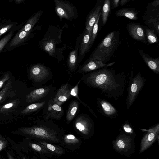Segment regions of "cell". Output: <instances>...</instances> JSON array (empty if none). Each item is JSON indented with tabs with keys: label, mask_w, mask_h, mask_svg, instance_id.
<instances>
[{
	"label": "cell",
	"mask_w": 159,
	"mask_h": 159,
	"mask_svg": "<svg viewBox=\"0 0 159 159\" xmlns=\"http://www.w3.org/2000/svg\"><path fill=\"white\" fill-rule=\"evenodd\" d=\"M126 76L125 72L116 74L113 68L105 67L83 74L82 80L88 86L100 91L102 95L116 101L126 89Z\"/></svg>",
	"instance_id": "obj_1"
},
{
	"label": "cell",
	"mask_w": 159,
	"mask_h": 159,
	"mask_svg": "<svg viewBox=\"0 0 159 159\" xmlns=\"http://www.w3.org/2000/svg\"><path fill=\"white\" fill-rule=\"evenodd\" d=\"M65 25L61 27L59 24L56 26L49 25L46 33L39 43L40 48L50 56L57 59L59 63L64 59L63 53L66 48L58 47L62 43L61 37Z\"/></svg>",
	"instance_id": "obj_2"
},
{
	"label": "cell",
	"mask_w": 159,
	"mask_h": 159,
	"mask_svg": "<svg viewBox=\"0 0 159 159\" xmlns=\"http://www.w3.org/2000/svg\"><path fill=\"white\" fill-rule=\"evenodd\" d=\"M120 32L114 31L108 33L93 51L85 62L99 60L107 63L121 44Z\"/></svg>",
	"instance_id": "obj_3"
},
{
	"label": "cell",
	"mask_w": 159,
	"mask_h": 159,
	"mask_svg": "<svg viewBox=\"0 0 159 159\" xmlns=\"http://www.w3.org/2000/svg\"><path fill=\"white\" fill-rule=\"evenodd\" d=\"M133 76L134 73L132 70H131L127 89L126 106L127 109L132 105L139 92L144 86L146 80L144 77L142 76L139 72L134 78H133Z\"/></svg>",
	"instance_id": "obj_4"
},
{
	"label": "cell",
	"mask_w": 159,
	"mask_h": 159,
	"mask_svg": "<svg viewBox=\"0 0 159 159\" xmlns=\"http://www.w3.org/2000/svg\"><path fill=\"white\" fill-rule=\"evenodd\" d=\"M53 1L55 4V11L61 20L64 18L72 21L78 17L76 9L72 3L66 0Z\"/></svg>",
	"instance_id": "obj_5"
},
{
	"label": "cell",
	"mask_w": 159,
	"mask_h": 159,
	"mask_svg": "<svg viewBox=\"0 0 159 159\" xmlns=\"http://www.w3.org/2000/svg\"><path fill=\"white\" fill-rule=\"evenodd\" d=\"M19 129L23 134L33 137L54 142L58 141L56 132L49 128L42 126H34L22 127Z\"/></svg>",
	"instance_id": "obj_6"
},
{
	"label": "cell",
	"mask_w": 159,
	"mask_h": 159,
	"mask_svg": "<svg viewBox=\"0 0 159 159\" xmlns=\"http://www.w3.org/2000/svg\"><path fill=\"white\" fill-rule=\"evenodd\" d=\"M126 28L129 35L133 39L148 44L145 36V27L138 23L130 22L128 23Z\"/></svg>",
	"instance_id": "obj_7"
},
{
	"label": "cell",
	"mask_w": 159,
	"mask_h": 159,
	"mask_svg": "<svg viewBox=\"0 0 159 159\" xmlns=\"http://www.w3.org/2000/svg\"><path fill=\"white\" fill-rule=\"evenodd\" d=\"M143 131L148 133L142 139L140 144V153L149 148L154 142L157 138L159 137V124L148 130L141 129Z\"/></svg>",
	"instance_id": "obj_8"
},
{
	"label": "cell",
	"mask_w": 159,
	"mask_h": 159,
	"mask_svg": "<svg viewBox=\"0 0 159 159\" xmlns=\"http://www.w3.org/2000/svg\"><path fill=\"white\" fill-rule=\"evenodd\" d=\"M39 26H37L29 31L19 30L12 39L8 44L7 48H12L15 47L27 41L35 34V31L39 30L40 28Z\"/></svg>",
	"instance_id": "obj_9"
},
{
	"label": "cell",
	"mask_w": 159,
	"mask_h": 159,
	"mask_svg": "<svg viewBox=\"0 0 159 159\" xmlns=\"http://www.w3.org/2000/svg\"><path fill=\"white\" fill-rule=\"evenodd\" d=\"M144 24L155 33L159 35V9L145 11L143 16Z\"/></svg>",
	"instance_id": "obj_10"
},
{
	"label": "cell",
	"mask_w": 159,
	"mask_h": 159,
	"mask_svg": "<svg viewBox=\"0 0 159 159\" xmlns=\"http://www.w3.org/2000/svg\"><path fill=\"white\" fill-rule=\"evenodd\" d=\"M49 75L48 69L42 64L33 65L29 70V77L34 81L39 82L48 77Z\"/></svg>",
	"instance_id": "obj_11"
},
{
	"label": "cell",
	"mask_w": 159,
	"mask_h": 159,
	"mask_svg": "<svg viewBox=\"0 0 159 159\" xmlns=\"http://www.w3.org/2000/svg\"><path fill=\"white\" fill-rule=\"evenodd\" d=\"M115 62L104 63L99 60H93L85 63L81 66L77 72L85 73L90 72L105 67H108L113 65Z\"/></svg>",
	"instance_id": "obj_12"
},
{
	"label": "cell",
	"mask_w": 159,
	"mask_h": 159,
	"mask_svg": "<svg viewBox=\"0 0 159 159\" xmlns=\"http://www.w3.org/2000/svg\"><path fill=\"white\" fill-rule=\"evenodd\" d=\"M91 33L85 29L80 42L77 59V65L82 60L90 49L89 41Z\"/></svg>",
	"instance_id": "obj_13"
},
{
	"label": "cell",
	"mask_w": 159,
	"mask_h": 159,
	"mask_svg": "<svg viewBox=\"0 0 159 159\" xmlns=\"http://www.w3.org/2000/svg\"><path fill=\"white\" fill-rule=\"evenodd\" d=\"M97 105L99 112L103 115L109 118H112L118 114L117 110L109 102L97 98Z\"/></svg>",
	"instance_id": "obj_14"
},
{
	"label": "cell",
	"mask_w": 159,
	"mask_h": 159,
	"mask_svg": "<svg viewBox=\"0 0 159 159\" xmlns=\"http://www.w3.org/2000/svg\"><path fill=\"white\" fill-rule=\"evenodd\" d=\"M46 117L48 118L60 120L63 116L64 111L60 106L56 103L53 99L50 100L48 103Z\"/></svg>",
	"instance_id": "obj_15"
},
{
	"label": "cell",
	"mask_w": 159,
	"mask_h": 159,
	"mask_svg": "<svg viewBox=\"0 0 159 159\" xmlns=\"http://www.w3.org/2000/svg\"><path fill=\"white\" fill-rule=\"evenodd\" d=\"M113 145L118 151L127 152L131 147V139L125 134H122L114 141Z\"/></svg>",
	"instance_id": "obj_16"
},
{
	"label": "cell",
	"mask_w": 159,
	"mask_h": 159,
	"mask_svg": "<svg viewBox=\"0 0 159 159\" xmlns=\"http://www.w3.org/2000/svg\"><path fill=\"white\" fill-rule=\"evenodd\" d=\"M71 89L68 84L62 85L58 90L53 100L58 105L61 106L71 96Z\"/></svg>",
	"instance_id": "obj_17"
},
{
	"label": "cell",
	"mask_w": 159,
	"mask_h": 159,
	"mask_svg": "<svg viewBox=\"0 0 159 159\" xmlns=\"http://www.w3.org/2000/svg\"><path fill=\"white\" fill-rule=\"evenodd\" d=\"M80 36L77 37L75 48L69 53L67 59V65L69 69L70 72L74 71L76 69L77 65L80 44L81 41Z\"/></svg>",
	"instance_id": "obj_18"
},
{
	"label": "cell",
	"mask_w": 159,
	"mask_h": 159,
	"mask_svg": "<svg viewBox=\"0 0 159 159\" xmlns=\"http://www.w3.org/2000/svg\"><path fill=\"white\" fill-rule=\"evenodd\" d=\"M139 52L143 60L148 67L154 73L159 74V57L153 58L146 53L143 50L138 49Z\"/></svg>",
	"instance_id": "obj_19"
},
{
	"label": "cell",
	"mask_w": 159,
	"mask_h": 159,
	"mask_svg": "<svg viewBox=\"0 0 159 159\" xmlns=\"http://www.w3.org/2000/svg\"><path fill=\"white\" fill-rule=\"evenodd\" d=\"M101 5L97 3L88 14L85 22V29L91 33L93 26L101 12Z\"/></svg>",
	"instance_id": "obj_20"
},
{
	"label": "cell",
	"mask_w": 159,
	"mask_h": 159,
	"mask_svg": "<svg viewBox=\"0 0 159 159\" xmlns=\"http://www.w3.org/2000/svg\"><path fill=\"white\" fill-rule=\"evenodd\" d=\"M49 90V88L46 87L31 91L26 96V102L28 103L36 102L46 96Z\"/></svg>",
	"instance_id": "obj_21"
},
{
	"label": "cell",
	"mask_w": 159,
	"mask_h": 159,
	"mask_svg": "<svg viewBox=\"0 0 159 159\" xmlns=\"http://www.w3.org/2000/svg\"><path fill=\"white\" fill-rule=\"evenodd\" d=\"M76 128L84 134H87L90 130L91 124L89 119L84 116H80L75 121Z\"/></svg>",
	"instance_id": "obj_22"
},
{
	"label": "cell",
	"mask_w": 159,
	"mask_h": 159,
	"mask_svg": "<svg viewBox=\"0 0 159 159\" xmlns=\"http://www.w3.org/2000/svg\"><path fill=\"white\" fill-rule=\"evenodd\" d=\"M139 11L134 8H125L118 10L115 13L116 16H123L131 20H137Z\"/></svg>",
	"instance_id": "obj_23"
},
{
	"label": "cell",
	"mask_w": 159,
	"mask_h": 159,
	"mask_svg": "<svg viewBox=\"0 0 159 159\" xmlns=\"http://www.w3.org/2000/svg\"><path fill=\"white\" fill-rule=\"evenodd\" d=\"M43 11L40 10L30 17L20 30L29 31L32 30L39 21Z\"/></svg>",
	"instance_id": "obj_24"
},
{
	"label": "cell",
	"mask_w": 159,
	"mask_h": 159,
	"mask_svg": "<svg viewBox=\"0 0 159 159\" xmlns=\"http://www.w3.org/2000/svg\"><path fill=\"white\" fill-rule=\"evenodd\" d=\"M15 95V91L12 86V81L10 79L4 85L0 91V102H2L7 97H13Z\"/></svg>",
	"instance_id": "obj_25"
},
{
	"label": "cell",
	"mask_w": 159,
	"mask_h": 159,
	"mask_svg": "<svg viewBox=\"0 0 159 159\" xmlns=\"http://www.w3.org/2000/svg\"><path fill=\"white\" fill-rule=\"evenodd\" d=\"M20 102L19 99L13 100L0 107V114H8L14 111Z\"/></svg>",
	"instance_id": "obj_26"
},
{
	"label": "cell",
	"mask_w": 159,
	"mask_h": 159,
	"mask_svg": "<svg viewBox=\"0 0 159 159\" xmlns=\"http://www.w3.org/2000/svg\"><path fill=\"white\" fill-rule=\"evenodd\" d=\"M110 1L105 0L102 9L101 15L103 25H105L109 17L110 12Z\"/></svg>",
	"instance_id": "obj_27"
},
{
	"label": "cell",
	"mask_w": 159,
	"mask_h": 159,
	"mask_svg": "<svg viewBox=\"0 0 159 159\" xmlns=\"http://www.w3.org/2000/svg\"><path fill=\"white\" fill-rule=\"evenodd\" d=\"M79 107L76 100L73 101L69 107L66 115V119L68 122H70L75 116Z\"/></svg>",
	"instance_id": "obj_28"
},
{
	"label": "cell",
	"mask_w": 159,
	"mask_h": 159,
	"mask_svg": "<svg viewBox=\"0 0 159 159\" xmlns=\"http://www.w3.org/2000/svg\"><path fill=\"white\" fill-rule=\"evenodd\" d=\"M145 31L146 38L148 43L152 44L154 43H158V39L156 33L148 28L146 27Z\"/></svg>",
	"instance_id": "obj_29"
},
{
	"label": "cell",
	"mask_w": 159,
	"mask_h": 159,
	"mask_svg": "<svg viewBox=\"0 0 159 159\" xmlns=\"http://www.w3.org/2000/svg\"><path fill=\"white\" fill-rule=\"evenodd\" d=\"M39 142L41 145L49 151L58 154H62L64 152L63 150L59 147L52 145L45 142L39 141Z\"/></svg>",
	"instance_id": "obj_30"
},
{
	"label": "cell",
	"mask_w": 159,
	"mask_h": 159,
	"mask_svg": "<svg viewBox=\"0 0 159 159\" xmlns=\"http://www.w3.org/2000/svg\"><path fill=\"white\" fill-rule=\"evenodd\" d=\"M17 25V23L16 22H9L5 25H1L0 24V37L7 32L16 30V28L19 27Z\"/></svg>",
	"instance_id": "obj_31"
},
{
	"label": "cell",
	"mask_w": 159,
	"mask_h": 159,
	"mask_svg": "<svg viewBox=\"0 0 159 159\" xmlns=\"http://www.w3.org/2000/svg\"><path fill=\"white\" fill-rule=\"evenodd\" d=\"M45 104V102H44L31 104L22 110L21 113L25 114L36 111L42 107Z\"/></svg>",
	"instance_id": "obj_32"
},
{
	"label": "cell",
	"mask_w": 159,
	"mask_h": 159,
	"mask_svg": "<svg viewBox=\"0 0 159 159\" xmlns=\"http://www.w3.org/2000/svg\"><path fill=\"white\" fill-rule=\"evenodd\" d=\"M101 14V12H100L99 15L92 30L91 38L89 41V46L90 48H91L97 36L99 22Z\"/></svg>",
	"instance_id": "obj_33"
},
{
	"label": "cell",
	"mask_w": 159,
	"mask_h": 159,
	"mask_svg": "<svg viewBox=\"0 0 159 159\" xmlns=\"http://www.w3.org/2000/svg\"><path fill=\"white\" fill-rule=\"evenodd\" d=\"M15 30L10 32L0 40V52L11 38Z\"/></svg>",
	"instance_id": "obj_34"
},
{
	"label": "cell",
	"mask_w": 159,
	"mask_h": 159,
	"mask_svg": "<svg viewBox=\"0 0 159 159\" xmlns=\"http://www.w3.org/2000/svg\"><path fill=\"white\" fill-rule=\"evenodd\" d=\"M159 9V0H156L148 3L146 8V11H152Z\"/></svg>",
	"instance_id": "obj_35"
},
{
	"label": "cell",
	"mask_w": 159,
	"mask_h": 159,
	"mask_svg": "<svg viewBox=\"0 0 159 159\" xmlns=\"http://www.w3.org/2000/svg\"><path fill=\"white\" fill-rule=\"evenodd\" d=\"M65 142L67 143L75 144L79 142V140L74 135L69 134L65 135L64 138Z\"/></svg>",
	"instance_id": "obj_36"
},
{
	"label": "cell",
	"mask_w": 159,
	"mask_h": 159,
	"mask_svg": "<svg viewBox=\"0 0 159 159\" xmlns=\"http://www.w3.org/2000/svg\"><path fill=\"white\" fill-rule=\"evenodd\" d=\"M31 147L34 150L44 153H49L48 150L45 148H43V147H41L39 145L32 143L31 144Z\"/></svg>",
	"instance_id": "obj_37"
},
{
	"label": "cell",
	"mask_w": 159,
	"mask_h": 159,
	"mask_svg": "<svg viewBox=\"0 0 159 159\" xmlns=\"http://www.w3.org/2000/svg\"><path fill=\"white\" fill-rule=\"evenodd\" d=\"M8 145V142L5 138L0 135V152L4 149Z\"/></svg>",
	"instance_id": "obj_38"
},
{
	"label": "cell",
	"mask_w": 159,
	"mask_h": 159,
	"mask_svg": "<svg viewBox=\"0 0 159 159\" xmlns=\"http://www.w3.org/2000/svg\"><path fill=\"white\" fill-rule=\"evenodd\" d=\"M10 76L8 73L6 74L0 80V89L3 85L5 82L7 81L10 78Z\"/></svg>",
	"instance_id": "obj_39"
},
{
	"label": "cell",
	"mask_w": 159,
	"mask_h": 159,
	"mask_svg": "<svg viewBox=\"0 0 159 159\" xmlns=\"http://www.w3.org/2000/svg\"><path fill=\"white\" fill-rule=\"evenodd\" d=\"M123 128L125 131L128 133L132 134L133 132L132 128L128 123H126L124 125Z\"/></svg>",
	"instance_id": "obj_40"
},
{
	"label": "cell",
	"mask_w": 159,
	"mask_h": 159,
	"mask_svg": "<svg viewBox=\"0 0 159 159\" xmlns=\"http://www.w3.org/2000/svg\"><path fill=\"white\" fill-rule=\"evenodd\" d=\"M120 1V0H113L112 1L113 8L116 9L118 7Z\"/></svg>",
	"instance_id": "obj_41"
},
{
	"label": "cell",
	"mask_w": 159,
	"mask_h": 159,
	"mask_svg": "<svg viewBox=\"0 0 159 159\" xmlns=\"http://www.w3.org/2000/svg\"><path fill=\"white\" fill-rule=\"evenodd\" d=\"M131 1V0H121L120 1V6L124 5L127 4L128 2Z\"/></svg>",
	"instance_id": "obj_42"
},
{
	"label": "cell",
	"mask_w": 159,
	"mask_h": 159,
	"mask_svg": "<svg viewBox=\"0 0 159 159\" xmlns=\"http://www.w3.org/2000/svg\"><path fill=\"white\" fill-rule=\"evenodd\" d=\"M7 153L9 159H14L12 156L7 151Z\"/></svg>",
	"instance_id": "obj_43"
},
{
	"label": "cell",
	"mask_w": 159,
	"mask_h": 159,
	"mask_svg": "<svg viewBox=\"0 0 159 159\" xmlns=\"http://www.w3.org/2000/svg\"><path fill=\"white\" fill-rule=\"evenodd\" d=\"M24 1V0H16V3L17 4H20L21 3H22Z\"/></svg>",
	"instance_id": "obj_44"
},
{
	"label": "cell",
	"mask_w": 159,
	"mask_h": 159,
	"mask_svg": "<svg viewBox=\"0 0 159 159\" xmlns=\"http://www.w3.org/2000/svg\"><path fill=\"white\" fill-rule=\"evenodd\" d=\"M23 159H26L25 158H23Z\"/></svg>",
	"instance_id": "obj_45"
}]
</instances>
